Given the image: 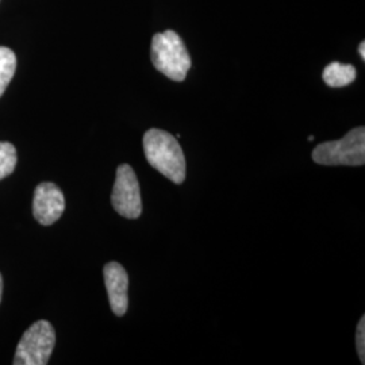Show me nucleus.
<instances>
[{
	"label": "nucleus",
	"instance_id": "obj_1",
	"mask_svg": "<svg viewBox=\"0 0 365 365\" xmlns=\"http://www.w3.org/2000/svg\"><path fill=\"white\" fill-rule=\"evenodd\" d=\"M144 153L148 163L176 184L185 179V157L178 140L168 131L150 129L143 140Z\"/></svg>",
	"mask_w": 365,
	"mask_h": 365
},
{
	"label": "nucleus",
	"instance_id": "obj_2",
	"mask_svg": "<svg viewBox=\"0 0 365 365\" xmlns=\"http://www.w3.org/2000/svg\"><path fill=\"white\" fill-rule=\"evenodd\" d=\"M152 63L158 72L173 81H182L191 68L188 51L173 30L155 34L152 39Z\"/></svg>",
	"mask_w": 365,
	"mask_h": 365
},
{
	"label": "nucleus",
	"instance_id": "obj_3",
	"mask_svg": "<svg viewBox=\"0 0 365 365\" xmlns=\"http://www.w3.org/2000/svg\"><path fill=\"white\" fill-rule=\"evenodd\" d=\"M313 160L319 165L360 167L365 163V129L356 128L339 141L318 145Z\"/></svg>",
	"mask_w": 365,
	"mask_h": 365
},
{
	"label": "nucleus",
	"instance_id": "obj_4",
	"mask_svg": "<svg viewBox=\"0 0 365 365\" xmlns=\"http://www.w3.org/2000/svg\"><path fill=\"white\" fill-rule=\"evenodd\" d=\"M56 345L54 327L48 321H37L24 333L16 346L14 365H46Z\"/></svg>",
	"mask_w": 365,
	"mask_h": 365
},
{
	"label": "nucleus",
	"instance_id": "obj_5",
	"mask_svg": "<svg viewBox=\"0 0 365 365\" xmlns=\"http://www.w3.org/2000/svg\"><path fill=\"white\" fill-rule=\"evenodd\" d=\"M111 203L119 215L129 220L138 218L143 212L140 182L135 172L128 164L118 167Z\"/></svg>",
	"mask_w": 365,
	"mask_h": 365
},
{
	"label": "nucleus",
	"instance_id": "obj_6",
	"mask_svg": "<svg viewBox=\"0 0 365 365\" xmlns=\"http://www.w3.org/2000/svg\"><path fill=\"white\" fill-rule=\"evenodd\" d=\"M66 210L63 191L53 182H41L34 191L33 214L43 226H51L58 221Z\"/></svg>",
	"mask_w": 365,
	"mask_h": 365
},
{
	"label": "nucleus",
	"instance_id": "obj_7",
	"mask_svg": "<svg viewBox=\"0 0 365 365\" xmlns=\"http://www.w3.org/2000/svg\"><path fill=\"white\" fill-rule=\"evenodd\" d=\"M105 284L111 310L118 317L125 315L129 306V276L125 268L115 261L107 262L103 269Z\"/></svg>",
	"mask_w": 365,
	"mask_h": 365
},
{
	"label": "nucleus",
	"instance_id": "obj_8",
	"mask_svg": "<svg viewBox=\"0 0 365 365\" xmlns=\"http://www.w3.org/2000/svg\"><path fill=\"white\" fill-rule=\"evenodd\" d=\"M357 76V71L351 64H341V63H330L324 69L322 78L329 87L339 88L352 84Z\"/></svg>",
	"mask_w": 365,
	"mask_h": 365
},
{
	"label": "nucleus",
	"instance_id": "obj_9",
	"mask_svg": "<svg viewBox=\"0 0 365 365\" xmlns=\"http://www.w3.org/2000/svg\"><path fill=\"white\" fill-rule=\"evenodd\" d=\"M15 69H16L15 53L9 48L0 46V96L4 93L6 88L11 83L15 75Z\"/></svg>",
	"mask_w": 365,
	"mask_h": 365
},
{
	"label": "nucleus",
	"instance_id": "obj_10",
	"mask_svg": "<svg viewBox=\"0 0 365 365\" xmlns=\"http://www.w3.org/2000/svg\"><path fill=\"white\" fill-rule=\"evenodd\" d=\"M16 149L10 143H0V180L13 173L16 167Z\"/></svg>",
	"mask_w": 365,
	"mask_h": 365
},
{
	"label": "nucleus",
	"instance_id": "obj_11",
	"mask_svg": "<svg viewBox=\"0 0 365 365\" xmlns=\"http://www.w3.org/2000/svg\"><path fill=\"white\" fill-rule=\"evenodd\" d=\"M356 346L361 364H365V318L363 317L357 325L356 333Z\"/></svg>",
	"mask_w": 365,
	"mask_h": 365
},
{
	"label": "nucleus",
	"instance_id": "obj_12",
	"mask_svg": "<svg viewBox=\"0 0 365 365\" xmlns=\"http://www.w3.org/2000/svg\"><path fill=\"white\" fill-rule=\"evenodd\" d=\"M359 53H360L361 58L365 60V42H361V43H360V46H359Z\"/></svg>",
	"mask_w": 365,
	"mask_h": 365
},
{
	"label": "nucleus",
	"instance_id": "obj_13",
	"mask_svg": "<svg viewBox=\"0 0 365 365\" xmlns=\"http://www.w3.org/2000/svg\"><path fill=\"white\" fill-rule=\"evenodd\" d=\"M1 294H3V277L0 274V302H1Z\"/></svg>",
	"mask_w": 365,
	"mask_h": 365
}]
</instances>
